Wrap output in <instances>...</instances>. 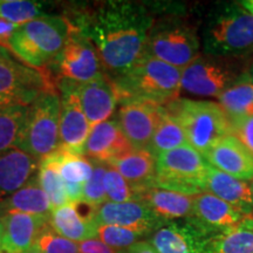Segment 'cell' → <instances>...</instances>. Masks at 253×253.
Masks as SVG:
<instances>
[{
    "label": "cell",
    "mask_w": 253,
    "mask_h": 253,
    "mask_svg": "<svg viewBox=\"0 0 253 253\" xmlns=\"http://www.w3.org/2000/svg\"><path fill=\"white\" fill-rule=\"evenodd\" d=\"M155 23L147 6L131 1H104L79 12L72 24L93 43L104 74L121 77L144 54Z\"/></svg>",
    "instance_id": "obj_1"
},
{
    "label": "cell",
    "mask_w": 253,
    "mask_h": 253,
    "mask_svg": "<svg viewBox=\"0 0 253 253\" xmlns=\"http://www.w3.org/2000/svg\"><path fill=\"white\" fill-rule=\"evenodd\" d=\"M205 55L246 59L253 53V15L237 1L217 2L201 31Z\"/></svg>",
    "instance_id": "obj_2"
},
{
    "label": "cell",
    "mask_w": 253,
    "mask_h": 253,
    "mask_svg": "<svg viewBox=\"0 0 253 253\" xmlns=\"http://www.w3.org/2000/svg\"><path fill=\"white\" fill-rule=\"evenodd\" d=\"M181 78V69L143 54L128 72L110 80L115 87L119 103L135 100L168 104L177 100Z\"/></svg>",
    "instance_id": "obj_3"
},
{
    "label": "cell",
    "mask_w": 253,
    "mask_h": 253,
    "mask_svg": "<svg viewBox=\"0 0 253 253\" xmlns=\"http://www.w3.org/2000/svg\"><path fill=\"white\" fill-rule=\"evenodd\" d=\"M71 31L68 19L42 15L19 26L9 41L8 49L32 68L42 69L60 55Z\"/></svg>",
    "instance_id": "obj_4"
},
{
    "label": "cell",
    "mask_w": 253,
    "mask_h": 253,
    "mask_svg": "<svg viewBox=\"0 0 253 253\" xmlns=\"http://www.w3.org/2000/svg\"><path fill=\"white\" fill-rule=\"evenodd\" d=\"M199 50L201 38L197 28L177 12L154 23L144 54L183 71L198 58Z\"/></svg>",
    "instance_id": "obj_5"
},
{
    "label": "cell",
    "mask_w": 253,
    "mask_h": 253,
    "mask_svg": "<svg viewBox=\"0 0 253 253\" xmlns=\"http://www.w3.org/2000/svg\"><path fill=\"white\" fill-rule=\"evenodd\" d=\"M167 109L181 125L190 147L202 155L230 134L229 118L219 103L177 99L168 103Z\"/></svg>",
    "instance_id": "obj_6"
},
{
    "label": "cell",
    "mask_w": 253,
    "mask_h": 253,
    "mask_svg": "<svg viewBox=\"0 0 253 253\" xmlns=\"http://www.w3.org/2000/svg\"><path fill=\"white\" fill-rule=\"evenodd\" d=\"M61 99L56 91L40 94L30 104L26 125L18 148L37 160L50 156L60 148Z\"/></svg>",
    "instance_id": "obj_7"
},
{
    "label": "cell",
    "mask_w": 253,
    "mask_h": 253,
    "mask_svg": "<svg viewBox=\"0 0 253 253\" xmlns=\"http://www.w3.org/2000/svg\"><path fill=\"white\" fill-rule=\"evenodd\" d=\"M210 164L190 145L167 151L156 157V179L153 188L196 196L205 190Z\"/></svg>",
    "instance_id": "obj_8"
},
{
    "label": "cell",
    "mask_w": 253,
    "mask_h": 253,
    "mask_svg": "<svg viewBox=\"0 0 253 253\" xmlns=\"http://www.w3.org/2000/svg\"><path fill=\"white\" fill-rule=\"evenodd\" d=\"M243 60L199 55L182 71L181 88L197 96L219 97L244 75Z\"/></svg>",
    "instance_id": "obj_9"
},
{
    "label": "cell",
    "mask_w": 253,
    "mask_h": 253,
    "mask_svg": "<svg viewBox=\"0 0 253 253\" xmlns=\"http://www.w3.org/2000/svg\"><path fill=\"white\" fill-rule=\"evenodd\" d=\"M47 91H55V81L48 74L18 62L7 48L0 47V95L30 106Z\"/></svg>",
    "instance_id": "obj_10"
},
{
    "label": "cell",
    "mask_w": 253,
    "mask_h": 253,
    "mask_svg": "<svg viewBox=\"0 0 253 253\" xmlns=\"http://www.w3.org/2000/svg\"><path fill=\"white\" fill-rule=\"evenodd\" d=\"M52 66L56 67L59 81L71 84H87L106 75L93 43L73 26L67 42Z\"/></svg>",
    "instance_id": "obj_11"
},
{
    "label": "cell",
    "mask_w": 253,
    "mask_h": 253,
    "mask_svg": "<svg viewBox=\"0 0 253 253\" xmlns=\"http://www.w3.org/2000/svg\"><path fill=\"white\" fill-rule=\"evenodd\" d=\"M217 238L188 217L164 221L148 242L157 253H213Z\"/></svg>",
    "instance_id": "obj_12"
},
{
    "label": "cell",
    "mask_w": 253,
    "mask_h": 253,
    "mask_svg": "<svg viewBox=\"0 0 253 253\" xmlns=\"http://www.w3.org/2000/svg\"><path fill=\"white\" fill-rule=\"evenodd\" d=\"M166 106L149 101L120 102L116 121L132 149L148 150L154 132L166 113Z\"/></svg>",
    "instance_id": "obj_13"
},
{
    "label": "cell",
    "mask_w": 253,
    "mask_h": 253,
    "mask_svg": "<svg viewBox=\"0 0 253 253\" xmlns=\"http://www.w3.org/2000/svg\"><path fill=\"white\" fill-rule=\"evenodd\" d=\"M60 82L61 116H60V148L69 153L84 155V148L91 126L81 108L75 84Z\"/></svg>",
    "instance_id": "obj_14"
},
{
    "label": "cell",
    "mask_w": 253,
    "mask_h": 253,
    "mask_svg": "<svg viewBox=\"0 0 253 253\" xmlns=\"http://www.w3.org/2000/svg\"><path fill=\"white\" fill-rule=\"evenodd\" d=\"M163 223L164 221L141 201H130L125 203L106 202L97 208L95 214L96 226L116 225L137 231L147 236L154 232Z\"/></svg>",
    "instance_id": "obj_15"
},
{
    "label": "cell",
    "mask_w": 253,
    "mask_h": 253,
    "mask_svg": "<svg viewBox=\"0 0 253 253\" xmlns=\"http://www.w3.org/2000/svg\"><path fill=\"white\" fill-rule=\"evenodd\" d=\"M97 208L84 201H79L54 209L49 214V226L58 235L75 243L95 238Z\"/></svg>",
    "instance_id": "obj_16"
},
{
    "label": "cell",
    "mask_w": 253,
    "mask_h": 253,
    "mask_svg": "<svg viewBox=\"0 0 253 253\" xmlns=\"http://www.w3.org/2000/svg\"><path fill=\"white\" fill-rule=\"evenodd\" d=\"M190 217L209 233L219 237L238 225L246 216L223 199L203 191L194 196Z\"/></svg>",
    "instance_id": "obj_17"
},
{
    "label": "cell",
    "mask_w": 253,
    "mask_h": 253,
    "mask_svg": "<svg viewBox=\"0 0 253 253\" xmlns=\"http://www.w3.org/2000/svg\"><path fill=\"white\" fill-rule=\"evenodd\" d=\"M203 157L211 167L237 179H253V155L235 136L229 134L221 137Z\"/></svg>",
    "instance_id": "obj_18"
},
{
    "label": "cell",
    "mask_w": 253,
    "mask_h": 253,
    "mask_svg": "<svg viewBox=\"0 0 253 253\" xmlns=\"http://www.w3.org/2000/svg\"><path fill=\"white\" fill-rule=\"evenodd\" d=\"M132 150L115 119L101 122L91 128L84 148V156L109 166Z\"/></svg>",
    "instance_id": "obj_19"
},
{
    "label": "cell",
    "mask_w": 253,
    "mask_h": 253,
    "mask_svg": "<svg viewBox=\"0 0 253 253\" xmlns=\"http://www.w3.org/2000/svg\"><path fill=\"white\" fill-rule=\"evenodd\" d=\"M0 220L4 225L2 252L27 253L36 248L38 237L48 224L49 214L11 213Z\"/></svg>",
    "instance_id": "obj_20"
},
{
    "label": "cell",
    "mask_w": 253,
    "mask_h": 253,
    "mask_svg": "<svg viewBox=\"0 0 253 253\" xmlns=\"http://www.w3.org/2000/svg\"><path fill=\"white\" fill-rule=\"evenodd\" d=\"M79 101L84 115L93 128L101 122L108 121L119 104L118 94L113 81L104 75L87 84H75Z\"/></svg>",
    "instance_id": "obj_21"
},
{
    "label": "cell",
    "mask_w": 253,
    "mask_h": 253,
    "mask_svg": "<svg viewBox=\"0 0 253 253\" xmlns=\"http://www.w3.org/2000/svg\"><path fill=\"white\" fill-rule=\"evenodd\" d=\"M40 161L14 148L0 155V201L13 195L39 172Z\"/></svg>",
    "instance_id": "obj_22"
},
{
    "label": "cell",
    "mask_w": 253,
    "mask_h": 253,
    "mask_svg": "<svg viewBox=\"0 0 253 253\" xmlns=\"http://www.w3.org/2000/svg\"><path fill=\"white\" fill-rule=\"evenodd\" d=\"M205 190L232 205L245 216H253L252 191L249 182L240 181L210 166Z\"/></svg>",
    "instance_id": "obj_23"
},
{
    "label": "cell",
    "mask_w": 253,
    "mask_h": 253,
    "mask_svg": "<svg viewBox=\"0 0 253 253\" xmlns=\"http://www.w3.org/2000/svg\"><path fill=\"white\" fill-rule=\"evenodd\" d=\"M140 201L148 205L160 219L168 221L183 219L191 216L194 196L171 190L149 188L141 192Z\"/></svg>",
    "instance_id": "obj_24"
},
{
    "label": "cell",
    "mask_w": 253,
    "mask_h": 253,
    "mask_svg": "<svg viewBox=\"0 0 253 253\" xmlns=\"http://www.w3.org/2000/svg\"><path fill=\"white\" fill-rule=\"evenodd\" d=\"M138 192L153 188L156 179V157L148 150H132L109 164ZM140 201V199H138Z\"/></svg>",
    "instance_id": "obj_25"
},
{
    "label": "cell",
    "mask_w": 253,
    "mask_h": 253,
    "mask_svg": "<svg viewBox=\"0 0 253 253\" xmlns=\"http://www.w3.org/2000/svg\"><path fill=\"white\" fill-rule=\"evenodd\" d=\"M52 207L39 183V177L34 176L26 185L13 195L0 201V219L11 213L50 214Z\"/></svg>",
    "instance_id": "obj_26"
},
{
    "label": "cell",
    "mask_w": 253,
    "mask_h": 253,
    "mask_svg": "<svg viewBox=\"0 0 253 253\" xmlns=\"http://www.w3.org/2000/svg\"><path fill=\"white\" fill-rule=\"evenodd\" d=\"M30 106L11 103L0 107V155L18 148L23 136Z\"/></svg>",
    "instance_id": "obj_27"
},
{
    "label": "cell",
    "mask_w": 253,
    "mask_h": 253,
    "mask_svg": "<svg viewBox=\"0 0 253 253\" xmlns=\"http://www.w3.org/2000/svg\"><path fill=\"white\" fill-rule=\"evenodd\" d=\"M188 144V140H186L181 125L169 113L166 106V113L154 132L149 147H148V151H150L155 157H158L167 151L177 149V148Z\"/></svg>",
    "instance_id": "obj_28"
},
{
    "label": "cell",
    "mask_w": 253,
    "mask_h": 253,
    "mask_svg": "<svg viewBox=\"0 0 253 253\" xmlns=\"http://www.w3.org/2000/svg\"><path fill=\"white\" fill-rule=\"evenodd\" d=\"M218 100L229 119L253 115V84L246 80L245 73Z\"/></svg>",
    "instance_id": "obj_29"
},
{
    "label": "cell",
    "mask_w": 253,
    "mask_h": 253,
    "mask_svg": "<svg viewBox=\"0 0 253 253\" xmlns=\"http://www.w3.org/2000/svg\"><path fill=\"white\" fill-rule=\"evenodd\" d=\"M63 185H84L93 173V164L84 155H77L59 148L53 154Z\"/></svg>",
    "instance_id": "obj_30"
},
{
    "label": "cell",
    "mask_w": 253,
    "mask_h": 253,
    "mask_svg": "<svg viewBox=\"0 0 253 253\" xmlns=\"http://www.w3.org/2000/svg\"><path fill=\"white\" fill-rule=\"evenodd\" d=\"M213 253H253V216L244 217L238 225L218 237Z\"/></svg>",
    "instance_id": "obj_31"
},
{
    "label": "cell",
    "mask_w": 253,
    "mask_h": 253,
    "mask_svg": "<svg viewBox=\"0 0 253 253\" xmlns=\"http://www.w3.org/2000/svg\"><path fill=\"white\" fill-rule=\"evenodd\" d=\"M38 177H39L41 188L49 199L52 211L54 209L69 204L65 185H63L62 178L58 170V164H56L53 155L40 161Z\"/></svg>",
    "instance_id": "obj_32"
},
{
    "label": "cell",
    "mask_w": 253,
    "mask_h": 253,
    "mask_svg": "<svg viewBox=\"0 0 253 253\" xmlns=\"http://www.w3.org/2000/svg\"><path fill=\"white\" fill-rule=\"evenodd\" d=\"M40 17L42 15H41V5L39 2L27 1V0L0 1V18L17 26H23Z\"/></svg>",
    "instance_id": "obj_33"
},
{
    "label": "cell",
    "mask_w": 253,
    "mask_h": 253,
    "mask_svg": "<svg viewBox=\"0 0 253 253\" xmlns=\"http://www.w3.org/2000/svg\"><path fill=\"white\" fill-rule=\"evenodd\" d=\"M145 236L147 235H144V233L121 226L97 225L95 238L101 240L115 251H123V250L130 248L136 243L141 242L142 238Z\"/></svg>",
    "instance_id": "obj_34"
},
{
    "label": "cell",
    "mask_w": 253,
    "mask_h": 253,
    "mask_svg": "<svg viewBox=\"0 0 253 253\" xmlns=\"http://www.w3.org/2000/svg\"><path fill=\"white\" fill-rule=\"evenodd\" d=\"M104 190H106L107 202L113 203H125V202L138 201L140 192L131 186L121 176L118 170L108 166L104 175Z\"/></svg>",
    "instance_id": "obj_35"
},
{
    "label": "cell",
    "mask_w": 253,
    "mask_h": 253,
    "mask_svg": "<svg viewBox=\"0 0 253 253\" xmlns=\"http://www.w3.org/2000/svg\"><path fill=\"white\" fill-rule=\"evenodd\" d=\"M90 162L93 164V173L88 182L84 185L82 201L93 204L95 207H100L107 202L103 179L107 169H108V164L96 162V161H90Z\"/></svg>",
    "instance_id": "obj_36"
},
{
    "label": "cell",
    "mask_w": 253,
    "mask_h": 253,
    "mask_svg": "<svg viewBox=\"0 0 253 253\" xmlns=\"http://www.w3.org/2000/svg\"><path fill=\"white\" fill-rule=\"evenodd\" d=\"M36 249L40 253H79V244L58 235L48 224L38 237Z\"/></svg>",
    "instance_id": "obj_37"
},
{
    "label": "cell",
    "mask_w": 253,
    "mask_h": 253,
    "mask_svg": "<svg viewBox=\"0 0 253 253\" xmlns=\"http://www.w3.org/2000/svg\"><path fill=\"white\" fill-rule=\"evenodd\" d=\"M229 125L230 135L235 136L253 155V115L229 119Z\"/></svg>",
    "instance_id": "obj_38"
},
{
    "label": "cell",
    "mask_w": 253,
    "mask_h": 253,
    "mask_svg": "<svg viewBox=\"0 0 253 253\" xmlns=\"http://www.w3.org/2000/svg\"><path fill=\"white\" fill-rule=\"evenodd\" d=\"M79 244V253H119L120 251H115L104 243L97 238H90L84 242L78 243Z\"/></svg>",
    "instance_id": "obj_39"
},
{
    "label": "cell",
    "mask_w": 253,
    "mask_h": 253,
    "mask_svg": "<svg viewBox=\"0 0 253 253\" xmlns=\"http://www.w3.org/2000/svg\"><path fill=\"white\" fill-rule=\"evenodd\" d=\"M19 26L0 18V47L8 49L9 41Z\"/></svg>",
    "instance_id": "obj_40"
},
{
    "label": "cell",
    "mask_w": 253,
    "mask_h": 253,
    "mask_svg": "<svg viewBox=\"0 0 253 253\" xmlns=\"http://www.w3.org/2000/svg\"><path fill=\"white\" fill-rule=\"evenodd\" d=\"M119 253H157L155 251V249L151 246L149 242H145V240H141V242L136 243L130 248L123 251H120Z\"/></svg>",
    "instance_id": "obj_41"
},
{
    "label": "cell",
    "mask_w": 253,
    "mask_h": 253,
    "mask_svg": "<svg viewBox=\"0 0 253 253\" xmlns=\"http://www.w3.org/2000/svg\"><path fill=\"white\" fill-rule=\"evenodd\" d=\"M245 78H246V80H248L249 82H251V84H253V60H252V62L249 65L248 69H246Z\"/></svg>",
    "instance_id": "obj_42"
},
{
    "label": "cell",
    "mask_w": 253,
    "mask_h": 253,
    "mask_svg": "<svg viewBox=\"0 0 253 253\" xmlns=\"http://www.w3.org/2000/svg\"><path fill=\"white\" fill-rule=\"evenodd\" d=\"M11 103H18V102L17 101H14L13 99H11V97L5 96V95H0V107L7 106V104H11Z\"/></svg>",
    "instance_id": "obj_43"
},
{
    "label": "cell",
    "mask_w": 253,
    "mask_h": 253,
    "mask_svg": "<svg viewBox=\"0 0 253 253\" xmlns=\"http://www.w3.org/2000/svg\"><path fill=\"white\" fill-rule=\"evenodd\" d=\"M240 5L244 7L246 11L253 15V0H245V1H239Z\"/></svg>",
    "instance_id": "obj_44"
},
{
    "label": "cell",
    "mask_w": 253,
    "mask_h": 253,
    "mask_svg": "<svg viewBox=\"0 0 253 253\" xmlns=\"http://www.w3.org/2000/svg\"><path fill=\"white\" fill-rule=\"evenodd\" d=\"M2 236H4V225H2L1 220H0V249H1L2 244Z\"/></svg>",
    "instance_id": "obj_45"
},
{
    "label": "cell",
    "mask_w": 253,
    "mask_h": 253,
    "mask_svg": "<svg viewBox=\"0 0 253 253\" xmlns=\"http://www.w3.org/2000/svg\"><path fill=\"white\" fill-rule=\"evenodd\" d=\"M250 186H251V191H252V199H253V179L252 181H250Z\"/></svg>",
    "instance_id": "obj_46"
},
{
    "label": "cell",
    "mask_w": 253,
    "mask_h": 253,
    "mask_svg": "<svg viewBox=\"0 0 253 253\" xmlns=\"http://www.w3.org/2000/svg\"><path fill=\"white\" fill-rule=\"evenodd\" d=\"M27 253H40V252L38 251V250H37L36 248H34L33 250H31V251H30V252H27Z\"/></svg>",
    "instance_id": "obj_47"
},
{
    "label": "cell",
    "mask_w": 253,
    "mask_h": 253,
    "mask_svg": "<svg viewBox=\"0 0 253 253\" xmlns=\"http://www.w3.org/2000/svg\"><path fill=\"white\" fill-rule=\"evenodd\" d=\"M0 253H4V252H2V250H1V249H0Z\"/></svg>",
    "instance_id": "obj_48"
}]
</instances>
